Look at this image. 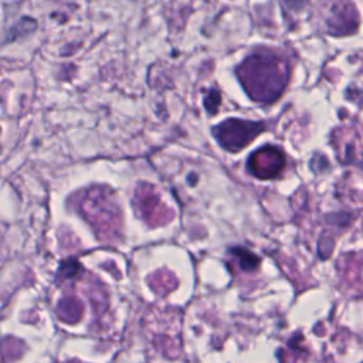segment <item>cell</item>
<instances>
[{"label": "cell", "instance_id": "277c9868", "mask_svg": "<svg viewBox=\"0 0 363 363\" xmlns=\"http://www.w3.org/2000/svg\"><path fill=\"white\" fill-rule=\"evenodd\" d=\"M230 252H231L233 255H235V258H237L240 267H241L244 271L257 269L258 265H259V258H258L254 252H251V251H248V250H245V248L233 247V248L230 250Z\"/></svg>", "mask_w": 363, "mask_h": 363}, {"label": "cell", "instance_id": "6da1fadb", "mask_svg": "<svg viewBox=\"0 0 363 363\" xmlns=\"http://www.w3.org/2000/svg\"><path fill=\"white\" fill-rule=\"evenodd\" d=\"M247 92L257 101H274L284 89L286 74L275 58L254 55L240 69Z\"/></svg>", "mask_w": 363, "mask_h": 363}, {"label": "cell", "instance_id": "7a4b0ae2", "mask_svg": "<svg viewBox=\"0 0 363 363\" xmlns=\"http://www.w3.org/2000/svg\"><path fill=\"white\" fill-rule=\"evenodd\" d=\"M265 129L264 122H250L242 119H228L213 129L218 143L231 152L245 147Z\"/></svg>", "mask_w": 363, "mask_h": 363}, {"label": "cell", "instance_id": "5b68a950", "mask_svg": "<svg viewBox=\"0 0 363 363\" xmlns=\"http://www.w3.org/2000/svg\"><path fill=\"white\" fill-rule=\"evenodd\" d=\"M220 102H221V96H220V92L217 89H211L206 96H204V106L207 109V112L210 115H213L214 112H217L218 106H220Z\"/></svg>", "mask_w": 363, "mask_h": 363}, {"label": "cell", "instance_id": "3957f363", "mask_svg": "<svg viewBox=\"0 0 363 363\" xmlns=\"http://www.w3.org/2000/svg\"><path fill=\"white\" fill-rule=\"evenodd\" d=\"M285 166V156L277 146H264L255 150L247 162L248 172L258 179H272Z\"/></svg>", "mask_w": 363, "mask_h": 363}]
</instances>
